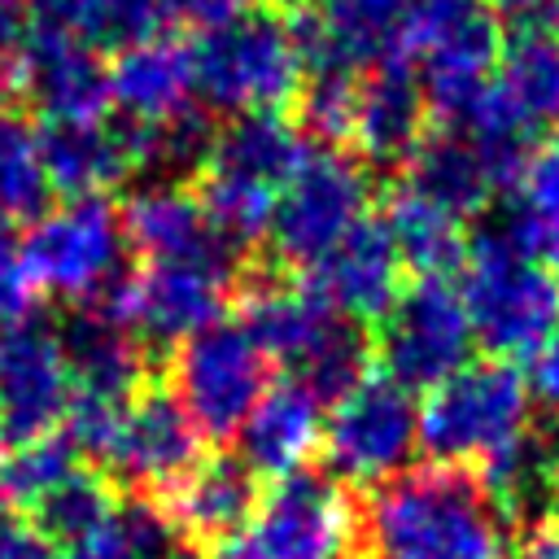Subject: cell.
Masks as SVG:
<instances>
[{
	"label": "cell",
	"instance_id": "obj_1",
	"mask_svg": "<svg viewBox=\"0 0 559 559\" xmlns=\"http://www.w3.org/2000/svg\"><path fill=\"white\" fill-rule=\"evenodd\" d=\"M367 559H502L507 524L463 467H406L362 511Z\"/></svg>",
	"mask_w": 559,
	"mask_h": 559
},
{
	"label": "cell",
	"instance_id": "obj_2",
	"mask_svg": "<svg viewBox=\"0 0 559 559\" xmlns=\"http://www.w3.org/2000/svg\"><path fill=\"white\" fill-rule=\"evenodd\" d=\"M310 144L284 114H236L214 131L201 162L197 197L214 231L240 249L266 236L284 183L297 175Z\"/></svg>",
	"mask_w": 559,
	"mask_h": 559
},
{
	"label": "cell",
	"instance_id": "obj_3",
	"mask_svg": "<svg viewBox=\"0 0 559 559\" xmlns=\"http://www.w3.org/2000/svg\"><path fill=\"white\" fill-rule=\"evenodd\" d=\"M463 310L472 336L498 362L533 358L559 332V275L507 240L498 223L467 236L463 253Z\"/></svg>",
	"mask_w": 559,
	"mask_h": 559
},
{
	"label": "cell",
	"instance_id": "obj_4",
	"mask_svg": "<svg viewBox=\"0 0 559 559\" xmlns=\"http://www.w3.org/2000/svg\"><path fill=\"white\" fill-rule=\"evenodd\" d=\"M197 92L223 114H280L297 100L306 79V44L297 17L280 9H245L231 22L201 35Z\"/></svg>",
	"mask_w": 559,
	"mask_h": 559
},
{
	"label": "cell",
	"instance_id": "obj_5",
	"mask_svg": "<svg viewBox=\"0 0 559 559\" xmlns=\"http://www.w3.org/2000/svg\"><path fill=\"white\" fill-rule=\"evenodd\" d=\"M397 57L419 74L428 114L459 127L498 70L502 35L485 0H411L397 26Z\"/></svg>",
	"mask_w": 559,
	"mask_h": 559
},
{
	"label": "cell",
	"instance_id": "obj_6",
	"mask_svg": "<svg viewBox=\"0 0 559 559\" xmlns=\"http://www.w3.org/2000/svg\"><path fill=\"white\" fill-rule=\"evenodd\" d=\"M528 380L498 358L459 367L419 406V445L437 467H485L528 432Z\"/></svg>",
	"mask_w": 559,
	"mask_h": 559
},
{
	"label": "cell",
	"instance_id": "obj_7",
	"mask_svg": "<svg viewBox=\"0 0 559 559\" xmlns=\"http://www.w3.org/2000/svg\"><path fill=\"white\" fill-rule=\"evenodd\" d=\"M358 515L341 480L328 472H293L271 480L245 528L218 546V559H349Z\"/></svg>",
	"mask_w": 559,
	"mask_h": 559
},
{
	"label": "cell",
	"instance_id": "obj_8",
	"mask_svg": "<svg viewBox=\"0 0 559 559\" xmlns=\"http://www.w3.org/2000/svg\"><path fill=\"white\" fill-rule=\"evenodd\" d=\"M26 271L44 293L70 301L74 310L100 306L127 275V236L109 197H83L35 218L22 240Z\"/></svg>",
	"mask_w": 559,
	"mask_h": 559
},
{
	"label": "cell",
	"instance_id": "obj_9",
	"mask_svg": "<svg viewBox=\"0 0 559 559\" xmlns=\"http://www.w3.org/2000/svg\"><path fill=\"white\" fill-rule=\"evenodd\" d=\"M231 297V262L197 258V262H144L127 271L100 306L105 319L122 323L140 345L179 349L197 332L214 328Z\"/></svg>",
	"mask_w": 559,
	"mask_h": 559
},
{
	"label": "cell",
	"instance_id": "obj_10",
	"mask_svg": "<svg viewBox=\"0 0 559 559\" xmlns=\"http://www.w3.org/2000/svg\"><path fill=\"white\" fill-rule=\"evenodd\" d=\"M472 323L463 297L450 280H411L397 301L376 323L371 354L380 358V376L397 389H437L459 367L472 362Z\"/></svg>",
	"mask_w": 559,
	"mask_h": 559
},
{
	"label": "cell",
	"instance_id": "obj_11",
	"mask_svg": "<svg viewBox=\"0 0 559 559\" xmlns=\"http://www.w3.org/2000/svg\"><path fill=\"white\" fill-rule=\"evenodd\" d=\"M170 354V393L192 428L201 437H236L271 384V362L253 336L240 323L218 319Z\"/></svg>",
	"mask_w": 559,
	"mask_h": 559
},
{
	"label": "cell",
	"instance_id": "obj_12",
	"mask_svg": "<svg viewBox=\"0 0 559 559\" xmlns=\"http://www.w3.org/2000/svg\"><path fill=\"white\" fill-rule=\"evenodd\" d=\"M367 205H371L367 170L349 153L314 144L275 201L266 227L275 258L306 271L367 218Z\"/></svg>",
	"mask_w": 559,
	"mask_h": 559
},
{
	"label": "cell",
	"instance_id": "obj_13",
	"mask_svg": "<svg viewBox=\"0 0 559 559\" xmlns=\"http://www.w3.org/2000/svg\"><path fill=\"white\" fill-rule=\"evenodd\" d=\"M323 454L341 485H384L406 472L419 445V406L384 376H362L345 397L328 406Z\"/></svg>",
	"mask_w": 559,
	"mask_h": 559
},
{
	"label": "cell",
	"instance_id": "obj_14",
	"mask_svg": "<svg viewBox=\"0 0 559 559\" xmlns=\"http://www.w3.org/2000/svg\"><path fill=\"white\" fill-rule=\"evenodd\" d=\"M4 100H17L31 114H44V127H83L109 118V66L96 48L31 26L22 35L13 61Z\"/></svg>",
	"mask_w": 559,
	"mask_h": 559
},
{
	"label": "cell",
	"instance_id": "obj_15",
	"mask_svg": "<svg viewBox=\"0 0 559 559\" xmlns=\"http://www.w3.org/2000/svg\"><path fill=\"white\" fill-rule=\"evenodd\" d=\"M70 406V367L57 328L39 319L0 323V445L52 437Z\"/></svg>",
	"mask_w": 559,
	"mask_h": 559
},
{
	"label": "cell",
	"instance_id": "obj_16",
	"mask_svg": "<svg viewBox=\"0 0 559 559\" xmlns=\"http://www.w3.org/2000/svg\"><path fill=\"white\" fill-rule=\"evenodd\" d=\"M201 463V432L175 402L166 384H144L114 432V445L105 454V467L114 480L131 485L135 493H170L192 467Z\"/></svg>",
	"mask_w": 559,
	"mask_h": 559
},
{
	"label": "cell",
	"instance_id": "obj_17",
	"mask_svg": "<svg viewBox=\"0 0 559 559\" xmlns=\"http://www.w3.org/2000/svg\"><path fill=\"white\" fill-rule=\"evenodd\" d=\"M301 284L345 323H380L402 293V262L380 218H362L319 262L306 266Z\"/></svg>",
	"mask_w": 559,
	"mask_h": 559
},
{
	"label": "cell",
	"instance_id": "obj_18",
	"mask_svg": "<svg viewBox=\"0 0 559 559\" xmlns=\"http://www.w3.org/2000/svg\"><path fill=\"white\" fill-rule=\"evenodd\" d=\"M39 148L52 192H61L66 201H83L105 197L127 175L148 166V127L122 118H100L83 127H39Z\"/></svg>",
	"mask_w": 559,
	"mask_h": 559
},
{
	"label": "cell",
	"instance_id": "obj_19",
	"mask_svg": "<svg viewBox=\"0 0 559 559\" xmlns=\"http://www.w3.org/2000/svg\"><path fill=\"white\" fill-rule=\"evenodd\" d=\"M127 249H135L144 262H197V258H214V262H231V245L214 231L197 188L179 183V179H153L140 183L122 210H118Z\"/></svg>",
	"mask_w": 559,
	"mask_h": 559
},
{
	"label": "cell",
	"instance_id": "obj_20",
	"mask_svg": "<svg viewBox=\"0 0 559 559\" xmlns=\"http://www.w3.org/2000/svg\"><path fill=\"white\" fill-rule=\"evenodd\" d=\"M197 57L179 35H148L109 61V109L135 127H166L197 109Z\"/></svg>",
	"mask_w": 559,
	"mask_h": 559
},
{
	"label": "cell",
	"instance_id": "obj_21",
	"mask_svg": "<svg viewBox=\"0 0 559 559\" xmlns=\"http://www.w3.org/2000/svg\"><path fill=\"white\" fill-rule=\"evenodd\" d=\"M253 345L266 354V362H280L288 376H297L345 323L332 314L301 280H280V275H258L245 293L240 319H236Z\"/></svg>",
	"mask_w": 559,
	"mask_h": 559
},
{
	"label": "cell",
	"instance_id": "obj_22",
	"mask_svg": "<svg viewBox=\"0 0 559 559\" xmlns=\"http://www.w3.org/2000/svg\"><path fill=\"white\" fill-rule=\"evenodd\" d=\"M511 183L515 175L489 148H480L467 131H454V127L424 135L406 157V188L450 210L454 218L489 210V201Z\"/></svg>",
	"mask_w": 559,
	"mask_h": 559
},
{
	"label": "cell",
	"instance_id": "obj_23",
	"mask_svg": "<svg viewBox=\"0 0 559 559\" xmlns=\"http://www.w3.org/2000/svg\"><path fill=\"white\" fill-rule=\"evenodd\" d=\"M428 135V100L411 61L389 57L358 79L349 144L367 162H406Z\"/></svg>",
	"mask_w": 559,
	"mask_h": 559
},
{
	"label": "cell",
	"instance_id": "obj_24",
	"mask_svg": "<svg viewBox=\"0 0 559 559\" xmlns=\"http://www.w3.org/2000/svg\"><path fill=\"white\" fill-rule=\"evenodd\" d=\"M319 437H323V402L310 397L301 384L280 380V384H266L258 406L245 415V424L236 432V441H240L236 459L253 476L284 480L306 467Z\"/></svg>",
	"mask_w": 559,
	"mask_h": 559
},
{
	"label": "cell",
	"instance_id": "obj_25",
	"mask_svg": "<svg viewBox=\"0 0 559 559\" xmlns=\"http://www.w3.org/2000/svg\"><path fill=\"white\" fill-rule=\"evenodd\" d=\"M258 498H262L258 476L236 454H214V459H201L166 493L162 507H166V520H170L175 537L223 546L245 528Z\"/></svg>",
	"mask_w": 559,
	"mask_h": 559
},
{
	"label": "cell",
	"instance_id": "obj_26",
	"mask_svg": "<svg viewBox=\"0 0 559 559\" xmlns=\"http://www.w3.org/2000/svg\"><path fill=\"white\" fill-rule=\"evenodd\" d=\"M411 0H323L314 17H297L306 66H341L367 74L397 57V26Z\"/></svg>",
	"mask_w": 559,
	"mask_h": 559
},
{
	"label": "cell",
	"instance_id": "obj_27",
	"mask_svg": "<svg viewBox=\"0 0 559 559\" xmlns=\"http://www.w3.org/2000/svg\"><path fill=\"white\" fill-rule=\"evenodd\" d=\"M66 367H70V389L74 393H100V397H135L148 380V349L114 319L100 310H74L57 328Z\"/></svg>",
	"mask_w": 559,
	"mask_h": 559
},
{
	"label": "cell",
	"instance_id": "obj_28",
	"mask_svg": "<svg viewBox=\"0 0 559 559\" xmlns=\"http://www.w3.org/2000/svg\"><path fill=\"white\" fill-rule=\"evenodd\" d=\"M380 227H384L397 262L406 271H415V280H445L454 266H463V253H467L463 218H454L450 210L411 192L406 183L389 192Z\"/></svg>",
	"mask_w": 559,
	"mask_h": 559
},
{
	"label": "cell",
	"instance_id": "obj_29",
	"mask_svg": "<svg viewBox=\"0 0 559 559\" xmlns=\"http://www.w3.org/2000/svg\"><path fill=\"white\" fill-rule=\"evenodd\" d=\"M555 472H559V445H550V437L528 428L515 445L493 454L476 480H480V489H485V498L502 524H524L533 533L550 515Z\"/></svg>",
	"mask_w": 559,
	"mask_h": 559
},
{
	"label": "cell",
	"instance_id": "obj_30",
	"mask_svg": "<svg viewBox=\"0 0 559 559\" xmlns=\"http://www.w3.org/2000/svg\"><path fill=\"white\" fill-rule=\"evenodd\" d=\"M498 227L515 249L550 266L559 249V131H550L524 153L520 175L511 183V210L498 218Z\"/></svg>",
	"mask_w": 559,
	"mask_h": 559
},
{
	"label": "cell",
	"instance_id": "obj_31",
	"mask_svg": "<svg viewBox=\"0 0 559 559\" xmlns=\"http://www.w3.org/2000/svg\"><path fill=\"white\" fill-rule=\"evenodd\" d=\"M26 13L39 31L70 35L87 48H131L148 35H157L162 9L157 0H26Z\"/></svg>",
	"mask_w": 559,
	"mask_h": 559
},
{
	"label": "cell",
	"instance_id": "obj_32",
	"mask_svg": "<svg viewBox=\"0 0 559 559\" xmlns=\"http://www.w3.org/2000/svg\"><path fill=\"white\" fill-rule=\"evenodd\" d=\"M48 201L52 183L44 170L35 114L17 100H0V218H9L13 227L35 223L48 214Z\"/></svg>",
	"mask_w": 559,
	"mask_h": 559
},
{
	"label": "cell",
	"instance_id": "obj_33",
	"mask_svg": "<svg viewBox=\"0 0 559 559\" xmlns=\"http://www.w3.org/2000/svg\"><path fill=\"white\" fill-rule=\"evenodd\" d=\"M118 489L109 485V476L92 472V467H79L70 472L61 485H52L31 511H26V524L57 550L100 533L114 515H118Z\"/></svg>",
	"mask_w": 559,
	"mask_h": 559
},
{
	"label": "cell",
	"instance_id": "obj_34",
	"mask_svg": "<svg viewBox=\"0 0 559 559\" xmlns=\"http://www.w3.org/2000/svg\"><path fill=\"white\" fill-rule=\"evenodd\" d=\"M166 550H175L166 507L144 493H131L118 502V515L100 533L66 546L61 559H162Z\"/></svg>",
	"mask_w": 559,
	"mask_h": 559
},
{
	"label": "cell",
	"instance_id": "obj_35",
	"mask_svg": "<svg viewBox=\"0 0 559 559\" xmlns=\"http://www.w3.org/2000/svg\"><path fill=\"white\" fill-rule=\"evenodd\" d=\"M358 79L354 70L341 66H306L301 79V131L319 140V148H341L354 127V100H358Z\"/></svg>",
	"mask_w": 559,
	"mask_h": 559
},
{
	"label": "cell",
	"instance_id": "obj_36",
	"mask_svg": "<svg viewBox=\"0 0 559 559\" xmlns=\"http://www.w3.org/2000/svg\"><path fill=\"white\" fill-rule=\"evenodd\" d=\"M79 467H83L79 463V450L66 441V432L39 437V441L17 445V450L4 454V463H0V498L9 507L31 511L52 485H61Z\"/></svg>",
	"mask_w": 559,
	"mask_h": 559
},
{
	"label": "cell",
	"instance_id": "obj_37",
	"mask_svg": "<svg viewBox=\"0 0 559 559\" xmlns=\"http://www.w3.org/2000/svg\"><path fill=\"white\" fill-rule=\"evenodd\" d=\"M35 306H39V288L26 271L22 236L9 218H0V323L35 319Z\"/></svg>",
	"mask_w": 559,
	"mask_h": 559
},
{
	"label": "cell",
	"instance_id": "obj_38",
	"mask_svg": "<svg viewBox=\"0 0 559 559\" xmlns=\"http://www.w3.org/2000/svg\"><path fill=\"white\" fill-rule=\"evenodd\" d=\"M498 35L520 39H559V0H485Z\"/></svg>",
	"mask_w": 559,
	"mask_h": 559
},
{
	"label": "cell",
	"instance_id": "obj_39",
	"mask_svg": "<svg viewBox=\"0 0 559 559\" xmlns=\"http://www.w3.org/2000/svg\"><path fill=\"white\" fill-rule=\"evenodd\" d=\"M157 9H162V17L197 26L205 35V31L223 26V22H231L236 13H245L249 0H157Z\"/></svg>",
	"mask_w": 559,
	"mask_h": 559
},
{
	"label": "cell",
	"instance_id": "obj_40",
	"mask_svg": "<svg viewBox=\"0 0 559 559\" xmlns=\"http://www.w3.org/2000/svg\"><path fill=\"white\" fill-rule=\"evenodd\" d=\"M528 397L550 406L559 415V332L533 354V371H528Z\"/></svg>",
	"mask_w": 559,
	"mask_h": 559
},
{
	"label": "cell",
	"instance_id": "obj_41",
	"mask_svg": "<svg viewBox=\"0 0 559 559\" xmlns=\"http://www.w3.org/2000/svg\"><path fill=\"white\" fill-rule=\"evenodd\" d=\"M26 35V0H0V100H4V79L9 61Z\"/></svg>",
	"mask_w": 559,
	"mask_h": 559
},
{
	"label": "cell",
	"instance_id": "obj_42",
	"mask_svg": "<svg viewBox=\"0 0 559 559\" xmlns=\"http://www.w3.org/2000/svg\"><path fill=\"white\" fill-rule=\"evenodd\" d=\"M0 559H61V550L48 546L31 524H9L0 533Z\"/></svg>",
	"mask_w": 559,
	"mask_h": 559
},
{
	"label": "cell",
	"instance_id": "obj_43",
	"mask_svg": "<svg viewBox=\"0 0 559 559\" xmlns=\"http://www.w3.org/2000/svg\"><path fill=\"white\" fill-rule=\"evenodd\" d=\"M502 559H559V528H533L524 542H520V550H511V555H502Z\"/></svg>",
	"mask_w": 559,
	"mask_h": 559
},
{
	"label": "cell",
	"instance_id": "obj_44",
	"mask_svg": "<svg viewBox=\"0 0 559 559\" xmlns=\"http://www.w3.org/2000/svg\"><path fill=\"white\" fill-rule=\"evenodd\" d=\"M162 559H205L201 550H192V546H175V550H166Z\"/></svg>",
	"mask_w": 559,
	"mask_h": 559
},
{
	"label": "cell",
	"instance_id": "obj_45",
	"mask_svg": "<svg viewBox=\"0 0 559 559\" xmlns=\"http://www.w3.org/2000/svg\"><path fill=\"white\" fill-rule=\"evenodd\" d=\"M9 524H13V520H9V502H4V498H0V533H4V528H9Z\"/></svg>",
	"mask_w": 559,
	"mask_h": 559
},
{
	"label": "cell",
	"instance_id": "obj_46",
	"mask_svg": "<svg viewBox=\"0 0 559 559\" xmlns=\"http://www.w3.org/2000/svg\"><path fill=\"white\" fill-rule=\"evenodd\" d=\"M550 515H555V524H559V472H555V502H550Z\"/></svg>",
	"mask_w": 559,
	"mask_h": 559
},
{
	"label": "cell",
	"instance_id": "obj_47",
	"mask_svg": "<svg viewBox=\"0 0 559 559\" xmlns=\"http://www.w3.org/2000/svg\"><path fill=\"white\" fill-rule=\"evenodd\" d=\"M550 262H555V275H559V249H555V258H550Z\"/></svg>",
	"mask_w": 559,
	"mask_h": 559
},
{
	"label": "cell",
	"instance_id": "obj_48",
	"mask_svg": "<svg viewBox=\"0 0 559 559\" xmlns=\"http://www.w3.org/2000/svg\"><path fill=\"white\" fill-rule=\"evenodd\" d=\"M280 4H301V0H280Z\"/></svg>",
	"mask_w": 559,
	"mask_h": 559
}]
</instances>
